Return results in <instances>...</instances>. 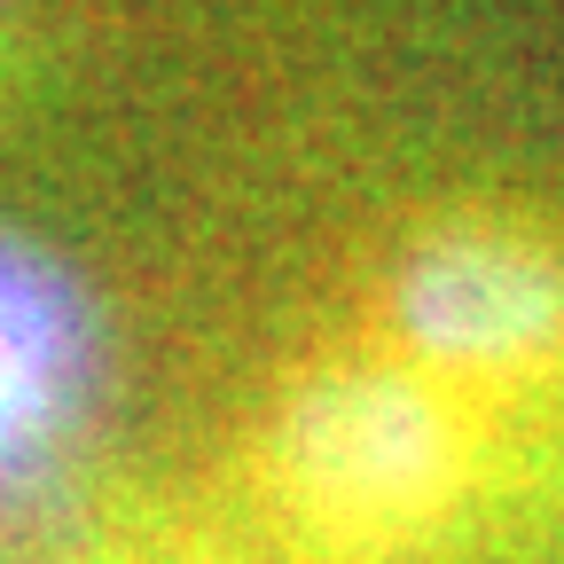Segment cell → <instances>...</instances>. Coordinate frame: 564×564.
Here are the masks:
<instances>
[{"label": "cell", "mask_w": 564, "mask_h": 564, "mask_svg": "<svg viewBox=\"0 0 564 564\" xmlns=\"http://www.w3.org/2000/svg\"><path fill=\"white\" fill-rule=\"evenodd\" d=\"M79 392V314L17 251H0V447L40 455L47 415Z\"/></svg>", "instance_id": "3"}, {"label": "cell", "mask_w": 564, "mask_h": 564, "mask_svg": "<svg viewBox=\"0 0 564 564\" xmlns=\"http://www.w3.org/2000/svg\"><path fill=\"white\" fill-rule=\"evenodd\" d=\"M291 486L337 525H408L447 478V440L423 392L392 377H329L291 408L282 432Z\"/></svg>", "instance_id": "1"}, {"label": "cell", "mask_w": 564, "mask_h": 564, "mask_svg": "<svg viewBox=\"0 0 564 564\" xmlns=\"http://www.w3.org/2000/svg\"><path fill=\"white\" fill-rule=\"evenodd\" d=\"M0 40H9V0H0Z\"/></svg>", "instance_id": "5"}, {"label": "cell", "mask_w": 564, "mask_h": 564, "mask_svg": "<svg viewBox=\"0 0 564 564\" xmlns=\"http://www.w3.org/2000/svg\"><path fill=\"white\" fill-rule=\"evenodd\" d=\"M79 549V502L47 455L0 447V564H63Z\"/></svg>", "instance_id": "4"}, {"label": "cell", "mask_w": 564, "mask_h": 564, "mask_svg": "<svg viewBox=\"0 0 564 564\" xmlns=\"http://www.w3.org/2000/svg\"><path fill=\"white\" fill-rule=\"evenodd\" d=\"M408 322L423 345L455 352V361H533L564 322V282L533 243L447 236L408 274Z\"/></svg>", "instance_id": "2"}]
</instances>
